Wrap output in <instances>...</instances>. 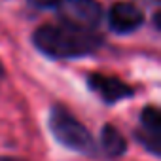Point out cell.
<instances>
[{"label": "cell", "instance_id": "7", "mask_svg": "<svg viewBox=\"0 0 161 161\" xmlns=\"http://www.w3.org/2000/svg\"><path fill=\"white\" fill-rule=\"evenodd\" d=\"M101 148H103L104 155H108V157H119V155L125 153L127 142H125L123 135L116 127L104 125V129L101 133Z\"/></svg>", "mask_w": 161, "mask_h": 161}, {"label": "cell", "instance_id": "2", "mask_svg": "<svg viewBox=\"0 0 161 161\" xmlns=\"http://www.w3.org/2000/svg\"><path fill=\"white\" fill-rule=\"evenodd\" d=\"M49 129L61 146L80 152V153H93L95 142H93L91 133L63 106H55L51 110Z\"/></svg>", "mask_w": 161, "mask_h": 161}, {"label": "cell", "instance_id": "4", "mask_svg": "<svg viewBox=\"0 0 161 161\" xmlns=\"http://www.w3.org/2000/svg\"><path fill=\"white\" fill-rule=\"evenodd\" d=\"M87 84L91 87V91H95L104 103H119L127 97L133 95V89L123 84L119 78L114 76H106V74H89Z\"/></svg>", "mask_w": 161, "mask_h": 161}, {"label": "cell", "instance_id": "1", "mask_svg": "<svg viewBox=\"0 0 161 161\" xmlns=\"http://www.w3.org/2000/svg\"><path fill=\"white\" fill-rule=\"evenodd\" d=\"M34 46L51 59H74L95 53L103 40L91 31H80L68 25H44L32 36Z\"/></svg>", "mask_w": 161, "mask_h": 161}, {"label": "cell", "instance_id": "9", "mask_svg": "<svg viewBox=\"0 0 161 161\" xmlns=\"http://www.w3.org/2000/svg\"><path fill=\"white\" fill-rule=\"evenodd\" d=\"M0 161H21V159H15V157H0Z\"/></svg>", "mask_w": 161, "mask_h": 161}, {"label": "cell", "instance_id": "5", "mask_svg": "<svg viewBox=\"0 0 161 161\" xmlns=\"http://www.w3.org/2000/svg\"><path fill=\"white\" fill-rule=\"evenodd\" d=\"M144 23L142 12L129 4V2H118L110 10V29L118 34H129L140 29Z\"/></svg>", "mask_w": 161, "mask_h": 161}, {"label": "cell", "instance_id": "3", "mask_svg": "<svg viewBox=\"0 0 161 161\" xmlns=\"http://www.w3.org/2000/svg\"><path fill=\"white\" fill-rule=\"evenodd\" d=\"M59 17L63 25L80 29V31H95L103 17V10L97 0H61L57 4Z\"/></svg>", "mask_w": 161, "mask_h": 161}, {"label": "cell", "instance_id": "6", "mask_svg": "<svg viewBox=\"0 0 161 161\" xmlns=\"http://www.w3.org/2000/svg\"><path fill=\"white\" fill-rule=\"evenodd\" d=\"M140 131L142 135L140 140L142 144L153 153V155H159V138H161V114L155 106H148L142 110V116H140Z\"/></svg>", "mask_w": 161, "mask_h": 161}, {"label": "cell", "instance_id": "8", "mask_svg": "<svg viewBox=\"0 0 161 161\" xmlns=\"http://www.w3.org/2000/svg\"><path fill=\"white\" fill-rule=\"evenodd\" d=\"M29 2L32 4V6H36V8H55L61 0H29Z\"/></svg>", "mask_w": 161, "mask_h": 161}, {"label": "cell", "instance_id": "10", "mask_svg": "<svg viewBox=\"0 0 161 161\" xmlns=\"http://www.w3.org/2000/svg\"><path fill=\"white\" fill-rule=\"evenodd\" d=\"M2 78H4V66H2V63H0V82H2Z\"/></svg>", "mask_w": 161, "mask_h": 161}]
</instances>
